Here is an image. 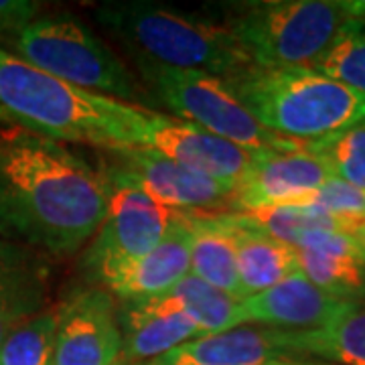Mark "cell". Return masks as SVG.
Returning <instances> with one entry per match:
<instances>
[{
	"label": "cell",
	"mask_w": 365,
	"mask_h": 365,
	"mask_svg": "<svg viewBox=\"0 0 365 365\" xmlns=\"http://www.w3.org/2000/svg\"><path fill=\"white\" fill-rule=\"evenodd\" d=\"M108 205L100 169L63 143L0 124V237L69 258L98 232Z\"/></svg>",
	"instance_id": "1"
},
{
	"label": "cell",
	"mask_w": 365,
	"mask_h": 365,
	"mask_svg": "<svg viewBox=\"0 0 365 365\" xmlns=\"http://www.w3.org/2000/svg\"><path fill=\"white\" fill-rule=\"evenodd\" d=\"M0 110L26 130L98 150L144 146L150 114L143 106L78 90L4 47H0Z\"/></svg>",
	"instance_id": "2"
},
{
	"label": "cell",
	"mask_w": 365,
	"mask_h": 365,
	"mask_svg": "<svg viewBox=\"0 0 365 365\" xmlns=\"http://www.w3.org/2000/svg\"><path fill=\"white\" fill-rule=\"evenodd\" d=\"M225 83L264 128L304 146L365 120V96L311 66H252Z\"/></svg>",
	"instance_id": "3"
},
{
	"label": "cell",
	"mask_w": 365,
	"mask_h": 365,
	"mask_svg": "<svg viewBox=\"0 0 365 365\" xmlns=\"http://www.w3.org/2000/svg\"><path fill=\"white\" fill-rule=\"evenodd\" d=\"M96 19L124 41L134 57L175 69L205 71L227 79L252 67V59L225 25L157 2H106Z\"/></svg>",
	"instance_id": "4"
},
{
	"label": "cell",
	"mask_w": 365,
	"mask_h": 365,
	"mask_svg": "<svg viewBox=\"0 0 365 365\" xmlns=\"http://www.w3.org/2000/svg\"><path fill=\"white\" fill-rule=\"evenodd\" d=\"M225 23L258 67L313 66L343 25L361 19L359 0L223 2Z\"/></svg>",
	"instance_id": "5"
},
{
	"label": "cell",
	"mask_w": 365,
	"mask_h": 365,
	"mask_svg": "<svg viewBox=\"0 0 365 365\" xmlns=\"http://www.w3.org/2000/svg\"><path fill=\"white\" fill-rule=\"evenodd\" d=\"M2 43L6 51L78 90L130 106L140 102L130 69L73 14H41Z\"/></svg>",
	"instance_id": "6"
},
{
	"label": "cell",
	"mask_w": 365,
	"mask_h": 365,
	"mask_svg": "<svg viewBox=\"0 0 365 365\" xmlns=\"http://www.w3.org/2000/svg\"><path fill=\"white\" fill-rule=\"evenodd\" d=\"M134 59L150 93L182 122L213 132L252 153L297 150L304 146L264 128L235 98L225 79L205 71L160 66L144 57Z\"/></svg>",
	"instance_id": "7"
},
{
	"label": "cell",
	"mask_w": 365,
	"mask_h": 365,
	"mask_svg": "<svg viewBox=\"0 0 365 365\" xmlns=\"http://www.w3.org/2000/svg\"><path fill=\"white\" fill-rule=\"evenodd\" d=\"M98 169L110 189H134L185 213H217L230 207L235 191L234 185L201 175L150 146L102 150Z\"/></svg>",
	"instance_id": "8"
},
{
	"label": "cell",
	"mask_w": 365,
	"mask_h": 365,
	"mask_svg": "<svg viewBox=\"0 0 365 365\" xmlns=\"http://www.w3.org/2000/svg\"><path fill=\"white\" fill-rule=\"evenodd\" d=\"M182 213L160 205L140 191L112 187L104 222L79 260V270L90 287H98L108 270L157 248Z\"/></svg>",
	"instance_id": "9"
},
{
	"label": "cell",
	"mask_w": 365,
	"mask_h": 365,
	"mask_svg": "<svg viewBox=\"0 0 365 365\" xmlns=\"http://www.w3.org/2000/svg\"><path fill=\"white\" fill-rule=\"evenodd\" d=\"M124 337L116 299L86 287L59 304L53 365H122Z\"/></svg>",
	"instance_id": "10"
},
{
	"label": "cell",
	"mask_w": 365,
	"mask_h": 365,
	"mask_svg": "<svg viewBox=\"0 0 365 365\" xmlns=\"http://www.w3.org/2000/svg\"><path fill=\"white\" fill-rule=\"evenodd\" d=\"M335 173L325 157L309 150H268L256 155L248 173L235 185L230 209L250 213L258 209L292 205L321 189Z\"/></svg>",
	"instance_id": "11"
},
{
	"label": "cell",
	"mask_w": 365,
	"mask_h": 365,
	"mask_svg": "<svg viewBox=\"0 0 365 365\" xmlns=\"http://www.w3.org/2000/svg\"><path fill=\"white\" fill-rule=\"evenodd\" d=\"M144 146H150L189 169L234 187L248 173L254 157L260 155L213 132L153 110L148 114Z\"/></svg>",
	"instance_id": "12"
},
{
	"label": "cell",
	"mask_w": 365,
	"mask_h": 365,
	"mask_svg": "<svg viewBox=\"0 0 365 365\" xmlns=\"http://www.w3.org/2000/svg\"><path fill=\"white\" fill-rule=\"evenodd\" d=\"M359 304L329 294L299 272L242 300L240 317L244 325L309 331L339 319Z\"/></svg>",
	"instance_id": "13"
},
{
	"label": "cell",
	"mask_w": 365,
	"mask_h": 365,
	"mask_svg": "<svg viewBox=\"0 0 365 365\" xmlns=\"http://www.w3.org/2000/svg\"><path fill=\"white\" fill-rule=\"evenodd\" d=\"M191 215L193 213H182L173 223L165 240L148 254L108 270L100 278L98 287L106 288L122 302L169 292L187 274H191Z\"/></svg>",
	"instance_id": "14"
},
{
	"label": "cell",
	"mask_w": 365,
	"mask_h": 365,
	"mask_svg": "<svg viewBox=\"0 0 365 365\" xmlns=\"http://www.w3.org/2000/svg\"><path fill=\"white\" fill-rule=\"evenodd\" d=\"M118 319L124 337L122 365L148 364L187 341L203 337L195 321L169 292L122 302Z\"/></svg>",
	"instance_id": "15"
},
{
	"label": "cell",
	"mask_w": 365,
	"mask_h": 365,
	"mask_svg": "<svg viewBox=\"0 0 365 365\" xmlns=\"http://www.w3.org/2000/svg\"><path fill=\"white\" fill-rule=\"evenodd\" d=\"M51 268L45 254L0 237V345L14 329L43 313Z\"/></svg>",
	"instance_id": "16"
},
{
	"label": "cell",
	"mask_w": 365,
	"mask_h": 365,
	"mask_svg": "<svg viewBox=\"0 0 365 365\" xmlns=\"http://www.w3.org/2000/svg\"><path fill=\"white\" fill-rule=\"evenodd\" d=\"M288 359L278 329L242 325L187 341L144 365H276Z\"/></svg>",
	"instance_id": "17"
},
{
	"label": "cell",
	"mask_w": 365,
	"mask_h": 365,
	"mask_svg": "<svg viewBox=\"0 0 365 365\" xmlns=\"http://www.w3.org/2000/svg\"><path fill=\"white\" fill-rule=\"evenodd\" d=\"M299 252L300 274L341 300L365 299V250L349 232H325L304 242Z\"/></svg>",
	"instance_id": "18"
},
{
	"label": "cell",
	"mask_w": 365,
	"mask_h": 365,
	"mask_svg": "<svg viewBox=\"0 0 365 365\" xmlns=\"http://www.w3.org/2000/svg\"><path fill=\"white\" fill-rule=\"evenodd\" d=\"M191 227V274L242 302L246 294L237 272L234 225L230 222V213H193Z\"/></svg>",
	"instance_id": "19"
},
{
	"label": "cell",
	"mask_w": 365,
	"mask_h": 365,
	"mask_svg": "<svg viewBox=\"0 0 365 365\" xmlns=\"http://www.w3.org/2000/svg\"><path fill=\"white\" fill-rule=\"evenodd\" d=\"M230 222L234 225L237 272L246 299L300 272L297 248L250 227L234 211H230Z\"/></svg>",
	"instance_id": "20"
},
{
	"label": "cell",
	"mask_w": 365,
	"mask_h": 365,
	"mask_svg": "<svg viewBox=\"0 0 365 365\" xmlns=\"http://www.w3.org/2000/svg\"><path fill=\"white\" fill-rule=\"evenodd\" d=\"M280 331L290 359L317 357L329 365H365V307L309 331Z\"/></svg>",
	"instance_id": "21"
},
{
	"label": "cell",
	"mask_w": 365,
	"mask_h": 365,
	"mask_svg": "<svg viewBox=\"0 0 365 365\" xmlns=\"http://www.w3.org/2000/svg\"><path fill=\"white\" fill-rule=\"evenodd\" d=\"M242 222L258 230L262 234L280 240L292 248H300L311 237L325 232H349L357 223L341 222L323 211L300 205H280V207L258 209L250 213H237Z\"/></svg>",
	"instance_id": "22"
},
{
	"label": "cell",
	"mask_w": 365,
	"mask_h": 365,
	"mask_svg": "<svg viewBox=\"0 0 365 365\" xmlns=\"http://www.w3.org/2000/svg\"><path fill=\"white\" fill-rule=\"evenodd\" d=\"M169 294L195 321L203 335L225 333L244 325L240 317V300L222 292L220 288L211 287L193 274H187L181 282L170 288Z\"/></svg>",
	"instance_id": "23"
},
{
	"label": "cell",
	"mask_w": 365,
	"mask_h": 365,
	"mask_svg": "<svg viewBox=\"0 0 365 365\" xmlns=\"http://www.w3.org/2000/svg\"><path fill=\"white\" fill-rule=\"evenodd\" d=\"M311 67L365 96V19H353L343 25Z\"/></svg>",
	"instance_id": "24"
},
{
	"label": "cell",
	"mask_w": 365,
	"mask_h": 365,
	"mask_svg": "<svg viewBox=\"0 0 365 365\" xmlns=\"http://www.w3.org/2000/svg\"><path fill=\"white\" fill-rule=\"evenodd\" d=\"M59 307H49L14 329L0 345V365H53Z\"/></svg>",
	"instance_id": "25"
},
{
	"label": "cell",
	"mask_w": 365,
	"mask_h": 365,
	"mask_svg": "<svg viewBox=\"0 0 365 365\" xmlns=\"http://www.w3.org/2000/svg\"><path fill=\"white\" fill-rule=\"evenodd\" d=\"M307 148L325 157L337 179L365 191V120L325 143L309 144Z\"/></svg>",
	"instance_id": "26"
},
{
	"label": "cell",
	"mask_w": 365,
	"mask_h": 365,
	"mask_svg": "<svg viewBox=\"0 0 365 365\" xmlns=\"http://www.w3.org/2000/svg\"><path fill=\"white\" fill-rule=\"evenodd\" d=\"M292 205L323 211L341 222L365 223V191L341 181L337 177Z\"/></svg>",
	"instance_id": "27"
},
{
	"label": "cell",
	"mask_w": 365,
	"mask_h": 365,
	"mask_svg": "<svg viewBox=\"0 0 365 365\" xmlns=\"http://www.w3.org/2000/svg\"><path fill=\"white\" fill-rule=\"evenodd\" d=\"M43 4L35 0H0V41L39 19Z\"/></svg>",
	"instance_id": "28"
},
{
	"label": "cell",
	"mask_w": 365,
	"mask_h": 365,
	"mask_svg": "<svg viewBox=\"0 0 365 365\" xmlns=\"http://www.w3.org/2000/svg\"><path fill=\"white\" fill-rule=\"evenodd\" d=\"M351 234H353V237H355V240H357V242H359V244H361L365 250V223H357V225L353 227Z\"/></svg>",
	"instance_id": "29"
},
{
	"label": "cell",
	"mask_w": 365,
	"mask_h": 365,
	"mask_svg": "<svg viewBox=\"0 0 365 365\" xmlns=\"http://www.w3.org/2000/svg\"><path fill=\"white\" fill-rule=\"evenodd\" d=\"M280 365H329V364H314V361H302V359H288Z\"/></svg>",
	"instance_id": "30"
},
{
	"label": "cell",
	"mask_w": 365,
	"mask_h": 365,
	"mask_svg": "<svg viewBox=\"0 0 365 365\" xmlns=\"http://www.w3.org/2000/svg\"><path fill=\"white\" fill-rule=\"evenodd\" d=\"M11 122H13V120L6 116V112H2V110H0V124H11Z\"/></svg>",
	"instance_id": "31"
},
{
	"label": "cell",
	"mask_w": 365,
	"mask_h": 365,
	"mask_svg": "<svg viewBox=\"0 0 365 365\" xmlns=\"http://www.w3.org/2000/svg\"><path fill=\"white\" fill-rule=\"evenodd\" d=\"M280 364H282V361H280ZM280 364H276V365H280Z\"/></svg>",
	"instance_id": "32"
}]
</instances>
